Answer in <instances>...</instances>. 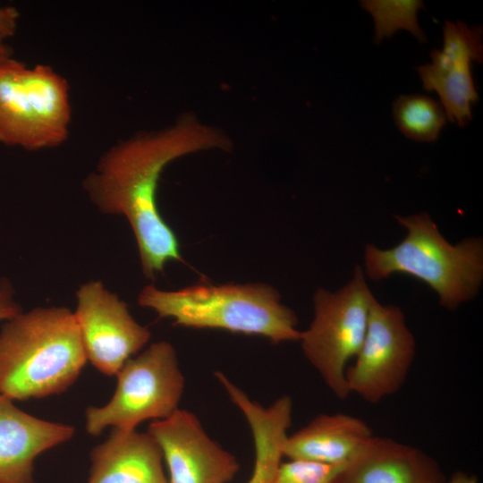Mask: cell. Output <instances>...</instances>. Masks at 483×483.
Masks as SVG:
<instances>
[{
    "instance_id": "obj_1",
    "label": "cell",
    "mask_w": 483,
    "mask_h": 483,
    "mask_svg": "<svg viewBox=\"0 0 483 483\" xmlns=\"http://www.w3.org/2000/svg\"><path fill=\"white\" fill-rule=\"evenodd\" d=\"M228 147L218 131L185 117L159 131L119 141L84 179L83 189L102 213L123 215L129 221L147 278L154 279L169 260L182 261L178 239L157 208L163 170L182 156Z\"/></svg>"
},
{
    "instance_id": "obj_2",
    "label": "cell",
    "mask_w": 483,
    "mask_h": 483,
    "mask_svg": "<svg viewBox=\"0 0 483 483\" xmlns=\"http://www.w3.org/2000/svg\"><path fill=\"white\" fill-rule=\"evenodd\" d=\"M87 360L69 309L21 312L0 331V395L13 402L60 394L76 381Z\"/></svg>"
},
{
    "instance_id": "obj_3",
    "label": "cell",
    "mask_w": 483,
    "mask_h": 483,
    "mask_svg": "<svg viewBox=\"0 0 483 483\" xmlns=\"http://www.w3.org/2000/svg\"><path fill=\"white\" fill-rule=\"evenodd\" d=\"M138 302L159 318H172L174 326L259 335L273 343L301 338L296 314L265 284H199L177 291L147 285Z\"/></svg>"
},
{
    "instance_id": "obj_4",
    "label": "cell",
    "mask_w": 483,
    "mask_h": 483,
    "mask_svg": "<svg viewBox=\"0 0 483 483\" xmlns=\"http://www.w3.org/2000/svg\"><path fill=\"white\" fill-rule=\"evenodd\" d=\"M394 217L406 228L405 238L386 250L367 244L364 274L374 281L395 273L411 275L433 289L449 310L474 298L483 279L482 240L469 238L453 245L426 212Z\"/></svg>"
},
{
    "instance_id": "obj_5",
    "label": "cell",
    "mask_w": 483,
    "mask_h": 483,
    "mask_svg": "<svg viewBox=\"0 0 483 483\" xmlns=\"http://www.w3.org/2000/svg\"><path fill=\"white\" fill-rule=\"evenodd\" d=\"M67 80L47 64L14 60L0 68V142L27 150L68 139L72 118Z\"/></svg>"
},
{
    "instance_id": "obj_6",
    "label": "cell",
    "mask_w": 483,
    "mask_h": 483,
    "mask_svg": "<svg viewBox=\"0 0 483 483\" xmlns=\"http://www.w3.org/2000/svg\"><path fill=\"white\" fill-rule=\"evenodd\" d=\"M115 376L116 388L110 401L86 409L89 435L99 436L107 427L133 430L146 419H164L179 409L185 378L169 342L150 344L128 359Z\"/></svg>"
},
{
    "instance_id": "obj_7",
    "label": "cell",
    "mask_w": 483,
    "mask_h": 483,
    "mask_svg": "<svg viewBox=\"0 0 483 483\" xmlns=\"http://www.w3.org/2000/svg\"><path fill=\"white\" fill-rule=\"evenodd\" d=\"M373 297L358 266L352 280L340 290L319 288L315 292L313 320L301 333L299 341L305 358L341 400L350 394L345 372L363 343Z\"/></svg>"
},
{
    "instance_id": "obj_8",
    "label": "cell",
    "mask_w": 483,
    "mask_h": 483,
    "mask_svg": "<svg viewBox=\"0 0 483 483\" xmlns=\"http://www.w3.org/2000/svg\"><path fill=\"white\" fill-rule=\"evenodd\" d=\"M415 346L401 309L383 305L373 297L363 343L345 372L350 394L370 403L394 394L408 376Z\"/></svg>"
},
{
    "instance_id": "obj_9",
    "label": "cell",
    "mask_w": 483,
    "mask_h": 483,
    "mask_svg": "<svg viewBox=\"0 0 483 483\" xmlns=\"http://www.w3.org/2000/svg\"><path fill=\"white\" fill-rule=\"evenodd\" d=\"M76 296L73 313L87 360L101 373L116 375L124 362L148 342L150 331L140 325L126 303L99 281L81 284Z\"/></svg>"
},
{
    "instance_id": "obj_10",
    "label": "cell",
    "mask_w": 483,
    "mask_h": 483,
    "mask_svg": "<svg viewBox=\"0 0 483 483\" xmlns=\"http://www.w3.org/2000/svg\"><path fill=\"white\" fill-rule=\"evenodd\" d=\"M148 433L161 449L168 483H228L240 470L237 458L214 441L187 410L151 422Z\"/></svg>"
},
{
    "instance_id": "obj_11",
    "label": "cell",
    "mask_w": 483,
    "mask_h": 483,
    "mask_svg": "<svg viewBox=\"0 0 483 483\" xmlns=\"http://www.w3.org/2000/svg\"><path fill=\"white\" fill-rule=\"evenodd\" d=\"M482 34L481 25L445 21L443 48L432 50L431 63L417 68L423 89L437 93L447 120L460 127L471 121V106L479 99L471 65L483 62Z\"/></svg>"
},
{
    "instance_id": "obj_12",
    "label": "cell",
    "mask_w": 483,
    "mask_h": 483,
    "mask_svg": "<svg viewBox=\"0 0 483 483\" xmlns=\"http://www.w3.org/2000/svg\"><path fill=\"white\" fill-rule=\"evenodd\" d=\"M74 432L71 425L34 417L0 395V483H35L37 456L69 441Z\"/></svg>"
},
{
    "instance_id": "obj_13",
    "label": "cell",
    "mask_w": 483,
    "mask_h": 483,
    "mask_svg": "<svg viewBox=\"0 0 483 483\" xmlns=\"http://www.w3.org/2000/svg\"><path fill=\"white\" fill-rule=\"evenodd\" d=\"M437 463L422 451L373 436L343 469L337 483H445Z\"/></svg>"
},
{
    "instance_id": "obj_14",
    "label": "cell",
    "mask_w": 483,
    "mask_h": 483,
    "mask_svg": "<svg viewBox=\"0 0 483 483\" xmlns=\"http://www.w3.org/2000/svg\"><path fill=\"white\" fill-rule=\"evenodd\" d=\"M163 454L147 432L113 428L90 452L88 483H168Z\"/></svg>"
},
{
    "instance_id": "obj_15",
    "label": "cell",
    "mask_w": 483,
    "mask_h": 483,
    "mask_svg": "<svg viewBox=\"0 0 483 483\" xmlns=\"http://www.w3.org/2000/svg\"><path fill=\"white\" fill-rule=\"evenodd\" d=\"M230 400L243 413L254 443V465L247 483H274L284 457V445L292 424V401L288 395L267 407L252 401L222 371L214 373Z\"/></svg>"
},
{
    "instance_id": "obj_16",
    "label": "cell",
    "mask_w": 483,
    "mask_h": 483,
    "mask_svg": "<svg viewBox=\"0 0 483 483\" xmlns=\"http://www.w3.org/2000/svg\"><path fill=\"white\" fill-rule=\"evenodd\" d=\"M373 436L362 419L345 413L319 414L287 436L284 456L328 465L345 466Z\"/></svg>"
},
{
    "instance_id": "obj_17",
    "label": "cell",
    "mask_w": 483,
    "mask_h": 483,
    "mask_svg": "<svg viewBox=\"0 0 483 483\" xmlns=\"http://www.w3.org/2000/svg\"><path fill=\"white\" fill-rule=\"evenodd\" d=\"M393 114L404 136L421 142L436 140L447 120L439 101L420 94L397 97L393 105Z\"/></svg>"
},
{
    "instance_id": "obj_18",
    "label": "cell",
    "mask_w": 483,
    "mask_h": 483,
    "mask_svg": "<svg viewBox=\"0 0 483 483\" xmlns=\"http://www.w3.org/2000/svg\"><path fill=\"white\" fill-rule=\"evenodd\" d=\"M362 9L371 14L375 23L374 40L379 44L384 38H391L397 30L411 32L419 42H427V36L418 23L417 14L423 7L420 0H362Z\"/></svg>"
},
{
    "instance_id": "obj_19",
    "label": "cell",
    "mask_w": 483,
    "mask_h": 483,
    "mask_svg": "<svg viewBox=\"0 0 483 483\" xmlns=\"http://www.w3.org/2000/svg\"><path fill=\"white\" fill-rule=\"evenodd\" d=\"M344 466L302 460L282 462L274 483H337Z\"/></svg>"
},
{
    "instance_id": "obj_20",
    "label": "cell",
    "mask_w": 483,
    "mask_h": 483,
    "mask_svg": "<svg viewBox=\"0 0 483 483\" xmlns=\"http://www.w3.org/2000/svg\"><path fill=\"white\" fill-rule=\"evenodd\" d=\"M13 289L6 279L0 283V321L9 320L21 313V308L13 300Z\"/></svg>"
},
{
    "instance_id": "obj_21",
    "label": "cell",
    "mask_w": 483,
    "mask_h": 483,
    "mask_svg": "<svg viewBox=\"0 0 483 483\" xmlns=\"http://www.w3.org/2000/svg\"><path fill=\"white\" fill-rule=\"evenodd\" d=\"M19 11L13 6L0 7V44L12 38L17 30Z\"/></svg>"
},
{
    "instance_id": "obj_22",
    "label": "cell",
    "mask_w": 483,
    "mask_h": 483,
    "mask_svg": "<svg viewBox=\"0 0 483 483\" xmlns=\"http://www.w3.org/2000/svg\"><path fill=\"white\" fill-rule=\"evenodd\" d=\"M445 483H478V479L465 472H455L452 478Z\"/></svg>"
},
{
    "instance_id": "obj_23",
    "label": "cell",
    "mask_w": 483,
    "mask_h": 483,
    "mask_svg": "<svg viewBox=\"0 0 483 483\" xmlns=\"http://www.w3.org/2000/svg\"><path fill=\"white\" fill-rule=\"evenodd\" d=\"M14 60L11 47L6 44H0V68Z\"/></svg>"
}]
</instances>
